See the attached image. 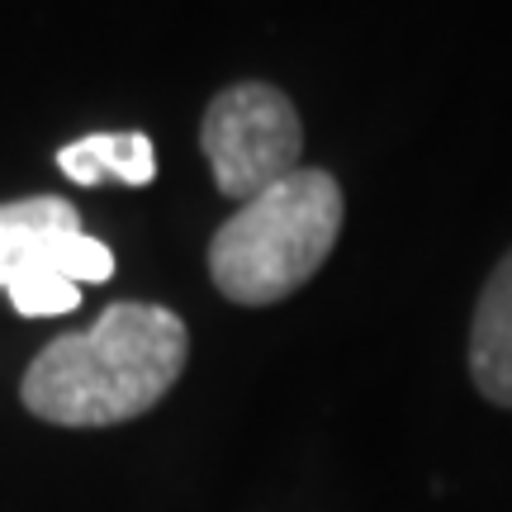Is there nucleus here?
Wrapping results in <instances>:
<instances>
[{
	"label": "nucleus",
	"instance_id": "nucleus-1",
	"mask_svg": "<svg viewBox=\"0 0 512 512\" xmlns=\"http://www.w3.org/2000/svg\"><path fill=\"white\" fill-rule=\"evenodd\" d=\"M190 361V328L166 304L119 299L86 332L38 351L19 399L53 427H119L152 413Z\"/></svg>",
	"mask_w": 512,
	"mask_h": 512
},
{
	"label": "nucleus",
	"instance_id": "nucleus-2",
	"mask_svg": "<svg viewBox=\"0 0 512 512\" xmlns=\"http://www.w3.org/2000/svg\"><path fill=\"white\" fill-rule=\"evenodd\" d=\"M347 200L332 171L299 166L256 200L238 204L209 242V280L228 304L266 309L304 290L342 238Z\"/></svg>",
	"mask_w": 512,
	"mask_h": 512
},
{
	"label": "nucleus",
	"instance_id": "nucleus-3",
	"mask_svg": "<svg viewBox=\"0 0 512 512\" xmlns=\"http://www.w3.org/2000/svg\"><path fill=\"white\" fill-rule=\"evenodd\" d=\"M204 162L228 200H256L261 190L299 171L304 124L294 100L271 81H238L209 100L200 124Z\"/></svg>",
	"mask_w": 512,
	"mask_h": 512
},
{
	"label": "nucleus",
	"instance_id": "nucleus-4",
	"mask_svg": "<svg viewBox=\"0 0 512 512\" xmlns=\"http://www.w3.org/2000/svg\"><path fill=\"white\" fill-rule=\"evenodd\" d=\"M29 275H67L76 285H105L114 252L81 233V214L62 195L0 204V290Z\"/></svg>",
	"mask_w": 512,
	"mask_h": 512
},
{
	"label": "nucleus",
	"instance_id": "nucleus-5",
	"mask_svg": "<svg viewBox=\"0 0 512 512\" xmlns=\"http://www.w3.org/2000/svg\"><path fill=\"white\" fill-rule=\"evenodd\" d=\"M470 380L489 403L512 408V252L498 261L479 290L470 342H465Z\"/></svg>",
	"mask_w": 512,
	"mask_h": 512
},
{
	"label": "nucleus",
	"instance_id": "nucleus-6",
	"mask_svg": "<svg viewBox=\"0 0 512 512\" xmlns=\"http://www.w3.org/2000/svg\"><path fill=\"white\" fill-rule=\"evenodd\" d=\"M57 171L72 185H147L157 176V152L147 133H86L57 152Z\"/></svg>",
	"mask_w": 512,
	"mask_h": 512
},
{
	"label": "nucleus",
	"instance_id": "nucleus-7",
	"mask_svg": "<svg viewBox=\"0 0 512 512\" xmlns=\"http://www.w3.org/2000/svg\"><path fill=\"white\" fill-rule=\"evenodd\" d=\"M5 294L24 318H57V313L81 309V285L67 275H29V280H15Z\"/></svg>",
	"mask_w": 512,
	"mask_h": 512
}]
</instances>
